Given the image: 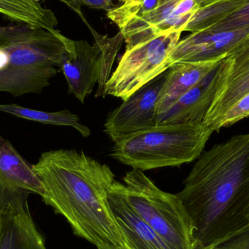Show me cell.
Segmentation results:
<instances>
[{
	"label": "cell",
	"instance_id": "cell-1",
	"mask_svg": "<svg viewBox=\"0 0 249 249\" xmlns=\"http://www.w3.org/2000/svg\"><path fill=\"white\" fill-rule=\"evenodd\" d=\"M177 195L196 249L218 247L249 226V133L203 152Z\"/></svg>",
	"mask_w": 249,
	"mask_h": 249
},
{
	"label": "cell",
	"instance_id": "cell-2",
	"mask_svg": "<svg viewBox=\"0 0 249 249\" xmlns=\"http://www.w3.org/2000/svg\"><path fill=\"white\" fill-rule=\"evenodd\" d=\"M42 181L45 204L65 218L77 236L97 249H124V239L108 201L115 181L110 167L83 151L56 149L32 165Z\"/></svg>",
	"mask_w": 249,
	"mask_h": 249
},
{
	"label": "cell",
	"instance_id": "cell-3",
	"mask_svg": "<svg viewBox=\"0 0 249 249\" xmlns=\"http://www.w3.org/2000/svg\"><path fill=\"white\" fill-rule=\"evenodd\" d=\"M61 35L56 29L1 26L0 92L18 97L40 93L49 86L67 53Z\"/></svg>",
	"mask_w": 249,
	"mask_h": 249
},
{
	"label": "cell",
	"instance_id": "cell-4",
	"mask_svg": "<svg viewBox=\"0 0 249 249\" xmlns=\"http://www.w3.org/2000/svg\"><path fill=\"white\" fill-rule=\"evenodd\" d=\"M213 133L203 122L160 124L115 142L111 155L142 171L178 167L197 160Z\"/></svg>",
	"mask_w": 249,
	"mask_h": 249
},
{
	"label": "cell",
	"instance_id": "cell-5",
	"mask_svg": "<svg viewBox=\"0 0 249 249\" xmlns=\"http://www.w3.org/2000/svg\"><path fill=\"white\" fill-rule=\"evenodd\" d=\"M127 201L171 249H196L194 228L177 195L162 191L142 171L124 178Z\"/></svg>",
	"mask_w": 249,
	"mask_h": 249
},
{
	"label": "cell",
	"instance_id": "cell-6",
	"mask_svg": "<svg viewBox=\"0 0 249 249\" xmlns=\"http://www.w3.org/2000/svg\"><path fill=\"white\" fill-rule=\"evenodd\" d=\"M182 32L168 31L127 48L107 83L106 96L127 100L168 70V60Z\"/></svg>",
	"mask_w": 249,
	"mask_h": 249
},
{
	"label": "cell",
	"instance_id": "cell-7",
	"mask_svg": "<svg viewBox=\"0 0 249 249\" xmlns=\"http://www.w3.org/2000/svg\"><path fill=\"white\" fill-rule=\"evenodd\" d=\"M199 8L196 0H158L149 11L119 28L126 49L168 31L186 32Z\"/></svg>",
	"mask_w": 249,
	"mask_h": 249
},
{
	"label": "cell",
	"instance_id": "cell-8",
	"mask_svg": "<svg viewBox=\"0 0 249 249\" xmlns=\"http://www.w3.org/2000/svg\"><path fill=\"white\" fill-rule=\"evenodd\" d=\"M167 71L141 88L108 115L105 131L114 143L156 125V104Z\"/></svg>",
	"mask_w": 249,
	"mask_h": 249
},
{
	"label": "cell",
	"instance_id": "cell-9",
	"mask_svg": "<svg viewBox=\"0 0 249 249\" xmlns=\"http://www.w3.org/2000/svg\"><path fill=\"white\" fill-rule=\"evenodd\" d=\"M226 66L222 61L198 84L157 116L156 125L203 122L215 94L225 84L228 76Z\"/></svg>",
	"mask_w": 249,
	"mask_h": 249
},
{
	"label": "cell",
	"instance_id": "cell-10",
	"mask_svg": "<svg viewBox=\"0 0 249 249\" xmlns=\"http://www.w3.org/2000/svg\"><path fill=\"white\" fill-rule=\"evenodd\" d=\"M61 36L67 53L59 69L68 83L69 92L83 104L99 80V45L96 42L90 45L86 40H73L63 34Z\"/></svg>",
	"mask_w": 249,
	"mask_h": 249
},
{
	"label": "cell",
	"instance_id": "cell-11",
	"mask_svg": "<svg viewBox=\"0 0 249 249\" xmlns=\"http://www.w3.org/2000/svg\"><path fill=\"white\" fill-rule=\"evenodd\" d=\"M249 34V27L239 30L193 32L180 39L168 60V69L181 63L223 60L234 47Z\"/></svg>",
	"mask_w": 249,
	"mask_h": 249
},
{
	"label": "cell",
	"instance_id": "cell-12",
	"mask_svg": "<svg viewBox=\"0 0 249 249\" xmlns=\"http://www.w3.org/2000/svg\"><path fill=\"white\" fill-rule=\"evenodd\" d=\"M107 196L111 211L124 235V249H171L130 206L124 184L115 180Z\"/></svg>",
	"mask_w": 249,
	"mask_h": 249
},
{
	"label": "cell",
	"instance_id": "cell-13",
	"mask_svg": "<svg viewBox=\"0 0 249 249\" xmlns=\"http://www.w3.org/2000/svg\"><path fill=\"white\" fill-rule=\"evenodd\" d=\"M0 249H47L31 216L28 201L0 213Z\"/></svg>",
	"mask_w": 249,
	"mask_h": 249
},
{
	"label": "cell",
	"instance_id": "cell-14",
	"mask_svg": "<svg viewBox=\"0 0 249 249\" xmlns=\"http://www.w3.org/2000/svg\"><path fill=\"white\" fill-rule=\"evenodd\" d=\"M223 60L181 63L168 69L156 104L157 116L163 113L178 98L198 84Z\"/></svg>",
	"mask_w": 249,
	"mask_h": 249
},
{
	"label": "cell",
	"instance_id": "cell-15",
	"mask_svg": "<svg viewBox=\"0 0 249 249\" xmlns=\"http://www.w3.org/2000/svg\"><path fill=\"white\" fill-rule=\"evenodd\" d=\"M0 176L18 190L42 196V181L34 171L32 165L18 153L7 139L0 136Z\"/></svg>",
	"mask_w": 249,
	"mask_h": 249
},
{
	"label": "cell",
	"instance_id": "cell-16",
	"mask_svg": "<svg viewBox=\"0 0 249 249\" xmlns=\"http://www.w3.org/2000/svg\"><path fill=\"white\" fill-rule=\"evenodd\" d=\"M249 93V67L225 79V84L215 94L203 123L215 131L222 117L241 98Z\"/></svg>",
	"mask_w": 249,
	"mask_h": 249
},
{
	"label": "cell",
	"instance_id": "cell-17",
	"mask_svg": "<svg viewBox=\"0 0 249 249\" xmlns=\"http://www.w3.org/2000/svg\"><path fill=\"white\" fill-rule=\"evenodd\" d=\"M0 13L19 24L53 30L58 21L52 10L39 0H0Z\"/></svg>",
	"mask_w": 249,
	"mask_h": 249
},
{
	"label": "cell",
	"instance_id": "cell-18",
	"mask_svg": "<svg viewBox=\"0 0 249 249\" xmlns=\"http://www.w3.org/2000/svg\"><path fill=\"white\" fill-rule=\"evenodd\" d=\"M0 112L14 115L18 118L45 124L52 125L70 126L74 127L82 136L89 137L90 130L87 126L80 122V117L73 114L68 109L58 112H44L30 108L23 107L17 105H1L0 104Z\"/></svg>",
	"mask_w": 249,
	"mask_h": 249
},
{
	"label": "cell",
	"instance_id": "cell-19",
	"mask_svg": "<svg viewBox=\"0 0 249 249\" xmlns=\"http://www.w3.org/2000/svg\"><path fill=\"white\" fill-rule=\"evenodd\" d=\"M93 35L94 42L99 45L100 51V65H99V77L98 80V89L96 97L105 98L106 96L107 83L109 81L112 73L114 61L122 47L124 36L122 32H119L113 36L102 35L92 27L86 18L81 19Z\"/></svg>",
	"mask_w": 249,
	"mask_h": 249
},
{
	"label": "cell",
	"instance_id": "cell-20",
	"mask_svg": "<svg viewBox=\"0 0 249 249\" xmlns=\"http://www.w3.org/2000/svg\"><path fill=\"white\" fill-rule=\"evenodd\" d=\"M249 0H219L200 7L190 20L186 32H198L206 29L220 19L229 16Z\"/></svg>",
	"mask_w": 249,
	"mask_h": 249
},
{
	"label": "cell",
	"instance_id": "cell-21",
	"mask_svg": "<svg viewBox=\"0 0 249 249\" xmlns=\"http://www.w3.org/2000/svg\"><path fill=\"white\" fill-rule=\"evenodd\" d=\"M247 27H249V1L229 16L215 22L205 29L219 32L239 30Z\"/></svg>",
	"mask_w": 249,
	"mask_h": 249
},
{
	"label": "cell",
	"instance_id": "cell-22",
	"mask_svg": "<svg viewBox=\"0 0 249 249\" xmlns=\"http://www.w3.org/2000/svg\"><path fill=\"white\" fill-rule=\"evenodd\" d=\"M228 64V76L249 67V34L241 39L225 58Z\"/></svg>",
	"mask_w": 249,
	"mask_h": 249
},
{
	"label": "cell",
	"instance_id": "cell-23",
	"mask_svg": "<svg viewBox=\"0 0 249 249\" xmlns=\"http://www.w3.org/2000/svg\"><path fill=\"white\" fill-rule=\"evenodd\" d=\"M249 117V93L241 98L222 117L216 127L215 131H218L222 127H228L236 124L238 121Z\"/></svg>",
	"mask_w": 249,
	"mask_h": 249
},
{
	"label": "cell",
	"instance_id": "cell-24",
	"mask_svg": "<svg viewBox=\"0 0 249 249\" xmlns=\"http://www.w3.org/2000/svg\"><path fill=\"white\" fill-rule=\"evenodd\" d=\"M29 195L12 187L0 176V213L10 206L28 201Z\"/></svg>",
	"mask_w": 249,
	"mask_h": 249
},
{
	"label": "cell",
	"instance_id": "cell-25",
	"mask_svg": "<svg viewBox=\"0 0 249 249\" xmlns=\"http://www.w3.org/2000/svg\"><path fill=\"white\" fill-rule=\"evenodd\" d=\"M218 247L222 249H249V226Z\"/></svg>",
	"mask_w": 249,
	"mask_h": 249
},
{
	"label": "cell",
	"instance_id": "cell-26",
	"mask_svg": "<svg viewBox=\"0 0 249 249\" xmlns=\"http://www.w3.org/2000/svg\"><path fill=\"white\" fill-rule=\"evenodd\" d=\"M82 4H85L90 8L110 11L115 7L112 0H80Z\"/></svg>",
	"mask_w": 249,
	"mask_h": 249
},
{
	"label": "cell",
	"instance_id": "cell-27",
	"mask_svg": "<svg viewBox=\"0 0 249 249\" xmlns=\"http://www.w3.org/2000/svg\"><path fill=\"white\" fill-rule=\"evenodd\" d=\"M58 1L64 3L71 11L76 13L80 19L85 17L83 12H82V5L83 4H82L80 0H58Z\"/></svg>",
	"mask_w": 249,
	"mask_h": 249
},
{
	"label": "cell",
	"instance_id": "cell-28",
	"mask_svg": "<svg viewBox=\"0 0 249 249\" xmlns=\"http://www.w3.org/2000/svg\"><path fill=\"white\" fill-rule=\"evenodd\" d=\"M196 1H197V4L200 8V7H204V6L212 4L215 1H219V0H196Z\"/></svg>",
	"mask_w": 249,
	"mask_h": 249
},
{
	"label": "cell",
	"instance_id": "cell-29",
	"mask_svg": "<svg viewBox=\"0 0 249 249\" xmlns=\"http://www.w3.org/2000/svg\"><path fill=\"white\" fill-rule=\"evenodd\" d=\"M98 249H123V248H114V247H101V248H99Z\"/></svg>",
	"mask_w": 249,
	"mask_h": 249
},
{
	"label": "cell",
	"instance_id": "cell-30",
	"mask_svg": "<svg viewBox=\"0 0 249 249\" xmlns=\"http://www.w3.org/2000/svg\"><path fill=\"white\" fill-rule=\"evenodd\" d=\"M204 249H222L219 248V247H210V248H206Z\"/></svg>",
	"mask_w": 249,
	"mask_h": 249
},
{
	"label": "cell",
	"instance_id": "cell-31",
	"mask_svg": "<svg viewBox=\"0 0 249 249\" xmlns=\"http://www.w3.org/2000/svg\"><path fill=\"white\" fill-rule=\"evenodd\" d=\"M120 1H124H124H127V0H120Z\"/></svg>",
	"mask_w": 249,
	"mask_h": 249
},
{
	"label": "cell",
	"instance_id": "cell-32",
	"mask_svg": "<svg viewBox=\"0 0 249 249\" xmlns=\"http://www.w3.org/2000/svg\"><path fill=\"white\" fill-rule=\"evenodd\" d=\"M1 26H0V31H1Z\"/></svg>",
	"mask_w": 249,
	"mask_h": 249
}]
</instances>
